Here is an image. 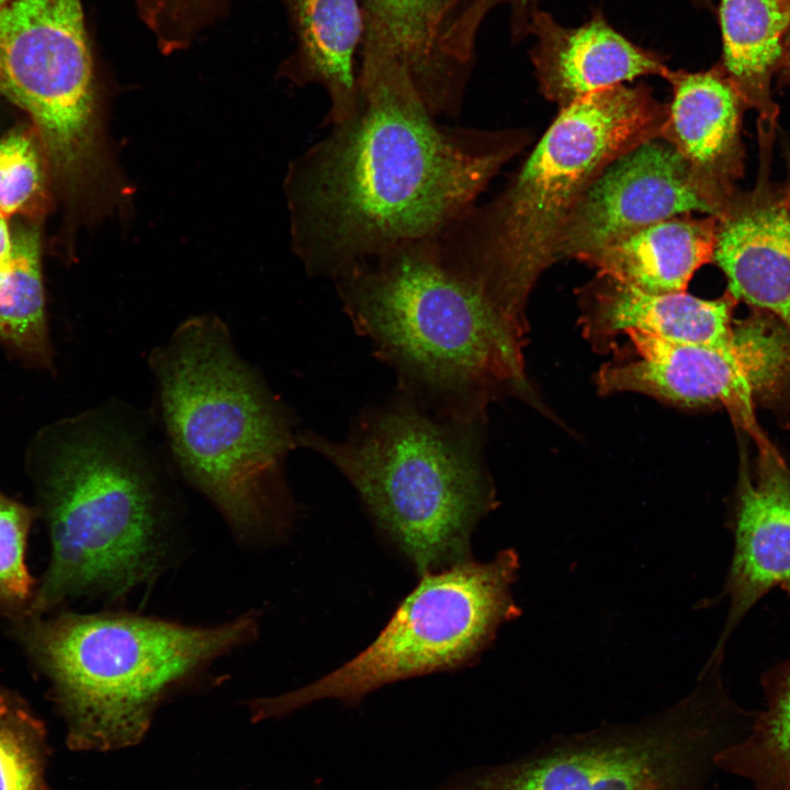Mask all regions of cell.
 Here are the masks:
<instances>
[{
  "label": "cell",
  "instance_id": "1",
  "mask_svg": "<svg viewBox=\"0 0 790 790\" xmlns=\"http://www.w3.org/2000/svg\"><path fill=\"white\" fill-rule=\"evenodd\" d=\"M358 103L300 158L286 191L293 248L334 279L363 259L439 237L530 142L521 129L441 125L393 52L363 36Z\"/></svg>",
  "mask_w": 790,
  "mask_h": 790
},
{
  "label": "cell",
  "instance_id": "2",
  "mask_svg": "<svg viewBox=\"0 0 790 790\" xmlns=\"http://www.w3.org/2000/svg\"><path fill=\"white\" fill-rule=\"evenodd\" d=\"M332 281L343 312L394 369L403 394L470 421H483L500 398L533 402L526 307L448 267L433 239L363 259Z\"/></svg>",
  "mask_w": 790,
  "mask_h": 790
},
{
  "label": "cell",
  "instance_id": "3",
  "mask_svg": "<svg viewBox=\"0 0 790 790\" xmlns=\"http://www.w3.org/2000/svg\"><path fill=\"white\" fill-rule=\"evenodd\" d=\"M148 456L137 433L105 409L35 433L25 469L50 558L27 614L76 597L123 600L167 567L169 516Z\"/></svg>",
  "mask_w": 790,
  "mask_h": 790
},
{
  "label": "cell",
  "instance_id": "4",
  "mask_svg": "<svg viewBox=\"0 0 790 790\" xmlns=\"http://www.w3.org/2000/svg\"><path fill=\"white\" fill-rule=\"evenodd\" d=\"M178 469L219 511L239 542L280 540L293 501L284 459L293 422L262 379L236 353L214 316L185 320L149 358Z\"/></svg>",
  "mask_w": 790,
  "mask_h": 790
},
{
  "label": "cell",
  "instance_id": "5",
  "mask_svg": "<svg viewBox=\"0 0 790 790\" xmlns=\"http://www.w3.org/2000/svg\"><path fill=\"white\" fill-rule=\"evenodd\" d=\"M16 637L49 682L76 749L137 743L156 708L201 685L222 657L259 632L251 610L214 625H192L123 610L29 614Z\"/></svg>",
  "mask_w": 790,
  "mask_h": 790
},
{
  "label": "cell",
  "instance_id": "6",
  "mask_svg": "<svg viewBox=\"0 0 790 790\" xmlns=\"http://www.w3.org/2000/svg\"><path fill=\"white\" fill-rule=\"evenodd\" d=\"M667 105L623 83L562 108L500 193L475 204L433 239L440 259L495 293L527 305L557 261L568 216L598 176L637 145L661 137Z\"/></svg>",
  "mask_w": 790,
  "mask_h": 790
},
{
  "label": "cell",
  "instance_id": "7",
  "mask_svg": "<svg viewBox=\"0 0 790 790\" xmlns=\"http://www.w3.org/2000/svg\"><path fill=\"white\" fill-rule=\"evenodd\" d=\"M482 424L438 414L402 393L360 414L345 440L303 431L296 448L339 470L422 576L470 561L471 535L494 508Z\"/></svg>",
  "mask_w": 790,
  "mask_h": 790
},
{
  "label": "cell",
  "instance_id": "8",
  "mask_svg": "<svg viewBox=\"0 0 790 790\" xmlns=\"http://www.w3.org/2000/svg\"><path fill=\"white\" fill-rule=\"evenodd\" d=\"M720 670L707 662L689 695L641 721L553 737L437 790H702L754 718L730 699Z\"/></svg>",
  "mask_w": 790,
  "mask_h": 790
},
{
  "label": "cell",
  "instance_id": "9",
  "mask_svg": "<svg viewBox=\"0 0 790 790\" xmlns=\"http://www.w3.org/2000/svg\"><path fill=\"white\" fill-rule=\"evenodd\" d=\"M518 569V554L507 549L489 562L470 560L422 575L368 647L307 686L255 700L253 720L320 699L354 704L382 686L472 663L499 627L520 614L511 594Z\"/></svg>",
  "mask_w": 790,
  "mask_h": 790
},
{
  "label": "cell",
  "instance_id": "10",
  "mask_svg": "<svg viewBox=\"0 0 790 790\" xmlns=\"http://www.w3.org/2000/svg\"><path fill=\"white\" fill-rule=\"evenodd\" d=\"M0 92L30 116L45 160L70 199L106 187L81 0H11L0 9Z\"/></svg>",
  "mask_w": 790,
  "mask_h": 790
},
{
  "label": "cell",
  "instance_id": "11",
  "mask_svg": "<svg viewBox=\"0 0 790 790\" xmlns=\"http://www.w3.org/2000/svg\"><path fill=\"white\" fill-rule=\"evenodd\" d=\"M625 335L639 358L601 368L599 393H641L682 407L720 404L755 438L759 451L771 448L756 424L754 403L790 374V334L775 317L757 314L736 323L733 338L720 347L635 330Z\"/></svg>",
  "mask_w": 790,
  "mask_h": 790
},
{
  "label": "cell",
  "instance_id": "12",
  "mask_svg": "<svg viewBox=\"0 0 790 790\" xmlns=\"http://www.w3.org/2000/svg\"><path fill=\"white\" fill-rule=\"evenodd\" d=\"M699 212L719 217L677 150L661 137L612 161L582 195L557 245V260L585 262L609 242L647 225Z\"/></svg>",
  "mask_w": 790,
  "mask_h": 790
},
{
  "label": "cell",
  "instance_id": "13",
  "mask_svg": "<svg viewBox=\"0 0 790 790\" xmlns=\"http://www.w3.org/2000/svg\"><path fill=\"white\" fill-rule=\"evenodd\" d=\"M718 218L713 261L729 293L781 321L790 334V212L786 191L764 173L736 193Z\"/></svg>",
  "mask_w": 790,
  "mask_h": 790
},
{
  "label": "cell",
  "instance_id": "14",
  "mask_svg": "<svg viewBox=\"0 0 790 790\" xmlns=\"http://www.w3.org/2000/svg\"><path fill=\"white\" fill-rule=\"evenodd\" d=\"M757 475H744L734 521V551L726 582L729 612L714 655L748 611L770 590L790 597V474L775 450L760 452Z\"/></svg>",
  "mask_w": 790,
  "mask_h": 790
},
{
  "label": "cell",
  "instance_id": "15",
  "mask_svg": "<svg viewBox=\"0 0 790 790\" xmlns=\"http://www.w3.org/2000/svg\"><path fill=\"white\" fill-rule=\"evenodd\" d=\"M673 100L661 138L688 165L720 215L743 176L741 139L744 100L729 78L716 71H670Z\"/></svg>",
  "mask_w": 790,
  "mask_h": 790
},
{
  "label": "cell",
  "instance_id": "16",
  "mask_svg": "<svg viewBox=\"0 0 790 790\" xmlns=\"http://www.w3.org/2000/svg\"><path fill=\"white\" fill-rule=\"evenodd\" d=\"M736 303L729 292L715 300L686 292L648 293L603 275L580 291L584 334L598 348H606L629 330L680 343L720 347L734 336Z\"/></svg>",
  "mask_w": 790,
  "mask_h": 790
},
{
  "label": "cell",
  "instance_id": "17",
  "mask_svg": "<svg viewBox=\"0 0 790 790\" xmlns=\"http://www.w3.org/2000/svg\"><path fill=\"white\" fill-rule=\"evenodd\" d=\"M528 31L537 36L531 59L540 90L561 109L595 91L640 76L667 78L670 72L656 57L634 46L601 18L567 29L549 14L534 11Z\"/></svg>",
  "mask_w": 790,
  "mask_h": 790
},
{
  "label": "cell",
  "instance_id": "18",
  "mask_svg": "<svg viewBox=\"0 0 790 790\" xmlns=\"http://www.w3.org/2000/svg\"><path fill=\"white\" fill-rule=\"evenodd\" d=\"M296 48L282 72L297 84L316 83L329 98L323 126L346 121L358 103L356 53L363 37L359 0H283Z\"/></svg>",
  "mask_w": 790,
  "mask_h": 790
},
{
  "label": "cell",
  "instance_id": "19",
  "mask_svg": "<svg viewBox=\"0 0 790 790\" xmlns=\"http://www.w3.org/2000/svg\"><path fill=\"white\" fill-rule=\"evenodd\" d=\"M363 36L387 46L435 116L456 119L470 74L443 54L440 36L452 0H359Z\"/></svg>",
  "mask_w": 790,
  "mask_h": 790
},
{
  "label": "cell",
  "instance_id": "20",
  "mask_svg": "<svg viewBox=\"0 0 790 790\" xmlns=\"http://www.w3.org/2000/svg\"><path fill=\"white\" fill-rule=\"evenodd\" d=\"M716 235L715 216L679 215L617 238L585 263L644 292H686L695 272L713 261Z\"/></svg>",
  "mask_w": 790,
  "mask_h": 790
},
{
  "label": "cell",
  "instance_id": "21",
  "mask_svg": "<svg viewBox=\"0 0 790 790\" xmlns=\"http://www.w3.org/2000/svg\"><path fill=\"white\" fill-rule=\"evenodd\" d=\"M721 25L729 79L758 112L761 136H770L778 113L770 78L790 26V0H722Z\"/></svg>",
  "mask_w": 790,
  "mask_h": 790
},
{
  "label": "cell",
  "instance_id": "22",
  "mask_svg": "<svg viewBox=\"0 0 790 790\" xmlns=\"http://www.w3.org/2000/svg\"><path fill=\"white\" fill-rule=\"evenodd\" d=\"M765 706L747 733L716 758L718 769L754 790H790V657L763 676Z\"/></svg>",
  "mask_w": 790,
  "mask_h": 790
},
{
  "label": "cell",
  "instance_id": "23",
  "mask_svg": "<svg viewBox=\"0 0 790 790\" xmlns=\"http://www.w3.org/2000/svg\"><path fill=\"white\" fill-rule=\"evenodd\" d=\"M13 241L11 267L0 278V338L30 357L48 360L38 233L22 229Z\"/></svg>",
  "mask_w": 790,
  "mask_h": 790
},
{
  "label": "cell",
  "instance_id": "24",
  "mask_svg": "<svg viewBox=\"0 0 790 790\" xmlns=\"http://www.w3.org/2000/svg\"><path fill=\"white\" fill-rule=\"evenodd\" d=\"M46 729L26 701L0 686V790H48Z\"/></svg>",
  "mask_w": 790,
  "mask_h": 790
},
{
  "label": "cell",
  "instance_id": "25",
  "mask_svg": "<svg viewBox=\"0 0 790 790\" xmlns=\"http://www.w3.org/2000/svg\"><path fill=\"white\" fill-rule=\"evenodd\" d=\"M32 508L0 490V613L14 622L29 613L35 589L25 553Z\"/></svg>",
  "mask_w": 790,
  "mask_h": 790
},
{
  "label": "cell",
  "instance_id": "26",
  "mask_svg": "<svg viewBox=\"0 0 790 790\" xmlns=\"http://www.w3.org/2000/svg\"><path fill=\"white\" fill-rule=\"evenodd\" d=\"M534 0H452L440 36L443 54L458 67L471 71L474 61L475 40L487 13L499 4L511 9V29L515 37L528 31L530 5Z\"/></svg>",
  "mask_w": 790,
  "mask_h": 790
},
{
  "label": "cell",
  "instance_id": "27",
  "mask_svg": "<svg viewBox=\"0 0 790 790\" xmlns=\"http://www.w3.org/2000/svg\"><path fill=\"white\" fill-rule=\"evenodd\" d=\"M43 150L36 135L13 132L0 140V215L24 210L43 185Z\"/></svg>",
  "mask_w": 790,
  "mask_h": 790
},
{
  "label": "cell",
  "instance_id": "28",
  "mask_svg": "<svg viewBox=\"0 0 790 790\" xmlns=\"http://www.w3.org/2000/svg\"><path fill=\"white\" fill-rule=\"evenodd\" d=\"M14 241L7 217L0 215V278L9 270L13 259Z\"/></svg>",
  "mask_w": 790,
  "mask_h": 790
},
{
  "label": "cell",
  "instance_id": "29",
  "mask_svg": "<svg viewBox=\"0 0 790 790\" xmlns=\"http://www.w3.org/2000/svg\"><path fill=\"white\" fill-rule=\"evenodd\" d=\"M786 196H787V202H788L789 212H790V183L787 187Z\"/></svg>",
  "mask_w": 790,
  "mask_h": 790
},
{
  "label": "cell",
  "instance_id": "30",
  "mask_svg": "<svg viewBox=\"0 0 790 790\" xmlns=\"http://www.w3.org/2000/svg\"><path fill=\"white\" fill-rule=\"evenodd\" d=\"M11 0H0V9L9 3Z\"/></svg>",
  "mask_w": 790,
  "mask_h": 790
}]
</instances>
